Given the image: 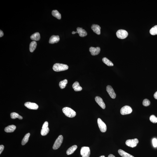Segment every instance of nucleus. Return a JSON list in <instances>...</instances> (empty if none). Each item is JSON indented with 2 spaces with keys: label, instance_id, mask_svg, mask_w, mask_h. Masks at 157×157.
Wrapping results in <instances>:
<instances>
[{
  "label": "nucleus",
  "instance_id": "nucleus-1",
  "mask_svg": "<svg viewBox=\"0 0 157 157\" xmlns=\"http://www.w3.org/2000/svg\"><path fill=\"white\" fill-rule=\"evenodd\" d=\"M63 112L66 116L69 118L74 117L76 116V113L74 110L69 107H65L62 109Z\"/></svg>",
  "mask_w": 157,
  "mask_h": 157
},
{
  "label": "nucleus",
  "instance_id": "nucleus-2",
  "mask_svg": "<svg viewBox=\"0 0 157 157\" xmlns=\"http://www.w3.org/2000/svg\"><path fill=\"white\" fill-rule=\"evenodd\" d=\"M69 69V66L67 65L59 63L54 65L53 69L55 72H60Z\"/></svg>",
  "mask_w": 157,
  "mask_h": 157
},
{
  "label": "nucleus",
  "instance_id": "nucleus-3",
  "mask_svg": "<svg viewBox=\"0 0 157 157\" xmlns=\"http://www.w3.org/2000/svg\"><path fill=\"white\" fill-rule=\"evenodd\" d=\"M117 37L120 39H124L127 37L128 33L126 31L123 29L119 30L116 33Z\"/></svg>",
  "mask_w": 157,
  "mask_h": 157
},
{
  "label": "nucleus",
  "instance_id": "nucleus-4",
  "mask_svg": "<svg viewBox=\"0 0 157 157\" xmlns=\"http://www.w3.org/2000/svg\"><path fill=\"white\" fill-rule=\"evenodd\" d=\"M63 140V136L62 135L59 136L54 143L53 147V149L54 150L58 149L62 145Z\"/></svg>",
  "mask_w": 157,
  "mask_h": 157
},
{
  "label": "nucleus",
  "instance_id": "nucleus-5",
  "mask_svg": "<svg viewBox=\"0 0 157 157\" xmlns=\"http://www.w3.org/2000/svg\"><path fill=\"white\" fill-rule=\"evenodd\" d=\"M80 153L82 157H89L90 155V148L88 147H83L81 148Z\"/></svg>",
  "mask_w": 157,
  "mask_h": 157
},
{
  "label": "nucleus",
  "instance_id": "nucleus-6",
  "mask_svg": "<svg viewBox=\"0 0 157 157\" xmlns=\"http://www.w3.org/2000/svg\"><path fill=\"white\" fill-rule=\"evenodd\" d=\"M139 142L138 140L137 139H129L126 141V144L130 147L134 148L137 146Z\"/></svg>",
  "mask_w": 157,
  "mask_h": 157
},
{
  "label": "nucleus",
  "instance_id": "nucleus-7",
  "mask_svg": "<svg viewBox=\"0 0 157 157\" xmlns=\"http://www.w3.org/2000/svg\"><path fill=\"white\" fill-rule=\"evenodd\" d=\"M97 123L99 129L102 132H105L107 130L106 126L100 118L97 119Z\"/></svg>",
  "mask_w": 157,
  "mask_h": 157
},
{
  "label": "nucleus",
  "instance_id": "nucleus-8",
  "mask_svg": "<svg viewBox=\"0 0 157 157\" xmlns=\"http://www.w3.org/2000/svg\"><path fill=\"white\" fill-rule=\"evenodd\" d=\"M132 111V109L130 106H125L121 108L120 112L122 115H125L130 114Z\"/></svg>",
  "mask_w": 157,
  "mask_h": 157
},
{
  "label": "nucleus",
  "instance_id": "nucleus-9",
  "mask_svg": "<svg viewBox=\"0 0 157 157\" xmlns=\"http://www.w3.org/2000/svg\"><path fill=\"white\" fill-rule=\"evenodd\" d=\"M76 31H73L72 32V34H75L78 33L80 37H84L87 35V33L86 31L82 28L78 27L77 28Z\"/></svg>",
  "mask_w": 157,
  "mask_h": 157
},
{
  "label": "nucleus",
  "instance_id": "nucleus-10",
  "mask_svg": "<svg viewBox=\"0 0 157 157\" xmlns=\"http://www.w3.org/2000/svg\"><path fill=\"white\" fill-rule=\"evenodd\" d=\"M24 105L28 109H30L37 110L38 108V105L34 103L26 102L24 104Z\"/></svg>",
  "mask_w": 157,
  "mask_h": 157
},
{
  "label": "nucleus",
  "instance_id": "nucleus-11",
  "mask_svg": "<svg viewBox=\"0 0 157 157\" xmlns=\"http://www.w3.org/2000/svg\"><path fill=\"white\" fill-rule=\"evenodd\" d=\"M106 91L109 94L110 96L113 99H115L116 97V94L113 90L112 87L110 85H108L106 87Z\"/></svg>",
  "mask_w": 157,
  "mask_h": 157
},
{
  "label": "nucleus",
  "instance_id": "nucleus-12",
  "mask_svg": "<svg viewBox=\"0 0 157 157\" xmlns=\"http://www.w3.org/2000/svg\"><path fill=\"white\" fill-rule=\"evenodd\" d=\"M100 48L99 47L94 48L93 47H90L89 48V51L91 54L92 56L97 55L100 53Z\"/></svg>",
  "mask_w": 157,
  "mask_h": 157
},
{
  "label": "nucleus",
  "instance_id": "nucleus-13",
  "mask_svg": "<svg viewBox=\"0 0 157 157\" xmlns=\"http://www.w3.org/2000/svg\"><path fill=\"white\" fill-rule=\"evenodd\" d=\"M95 99L99 105L103 109H104L106 107L105 104L103 101L102 99L99 96H96L95 98Z\"/></svg>",
  "mask_w": 157,
  "mask_h": 157
},
{
  "label": "nucleus",
  "instance_id": "nucleus-14",
  "mask_svg": "<svg viewBox=\"0 0 157 157\" xmlns=\"http://www.w3.org/2000/svg\"><path fill=\"white\" fill-rule=\"evenodd\" d=\"M91 28L96 34L97 35L100 34L101 27L99 25L97 24H93L91 26Z\"/></svg>",
  "mask_w": 157,
  "mask_h": 157
},
{
  "label": "nucleus",
  "instance_id": "nucleus-15",
  "mask_svg": "<svg viewBox=\"0 0 157 157\" xmlns=\"http://www.w3.org/2000/svg\"><path fill=\"white\" fill-rule=\"evenodd\" d=\"M59 40H60V38L59 36L53 35L50 38L49 41V43L53 44L58 42Z\"/></svg>",
  "mask_w": 157,
  "mask_h": 157
},
{
  "label": "nucleus",
  "instance_id": "nucleus-16",
  "mask_svg": "<svg viewBox=\"0 0 157 157\" xmlns=\"http://www.w3.org/2000/svg\"><path fill=\"white\" fill-rule=\"evenodd\" d=\"M16 129V127L15 125H11L5 127L4 129L5 131L7 133H11L14 132Z\"/></svg>",
  "mask_w": 157,
  "mask_h": 157
},
{
  "label": "nucleus",
  "instance_id": "nucleus-17",
  "mask_svg": "<svg viewBox=\"0 0 157 157\" xmlns=\"http://www.w3.org/2000/svg\"><path fill=\"white\" fill-rule=\"evenodd\" d=\"M73 88L76 91H81L82 89V88L80 86L79 83L78 81L75 82L73 84Z\"/></svg>",
  "mask_w": 157,
  "mask_h": 157
},
{
  "label": "nucleus",
  "instance_id": "nucleus-18",
  "mask_svg": "<svg viewBox=\"0 0 157 157\" xmlns=\"http://www.w3.org/2000/svg\"><path fill=\"white\" fill-rule=\"evenodd\" d=\"M118 152L119 154L122 157H134L121 149L119 150Z\"/></svg>",
  "mask_w": 157,
  "mask_h": 157
},
{
  "label": "nucleus",
  "instance_id": "nucleus-19",
  "mask_svg": "<svg viewBox=\"0 0 157 157\" xmlns=\"http://www.w3.org/2000/svg\"><path fill=\"white\" fill-rule=\"evenodd\" d=\"M77 148L78 146L76 145H74L71 146L67 150L66 152V154L68 155L72 154L76 151Z\"/></svg>",
  "mask_w": 157,
  "mask_h": 157
},
{
  "label": "nucleus",
  "instance_id": "nucleus-20",
  "mask_svg": "<svg viewBox=\"0 0 157 157\" xmlns=\"http://www.w3.org/2000/svg\"><path fill=\"white\" fill-rule=\"evenodd\" d=\"M31 39L35 41H38L40 39V35L38 32H36L31 36Z\"/></svg>",
  "mask_w": 157,
  "mask_h": 157
},
{
  "label": "nucleus",
  "instance_id": "nucleus-21",
  "mask_svg": "<svg viewBox=\"0 0 157 157\" xmlns=\"http://www.w3.org/2000/svg\"><path fill=\"white\" fill-rule=\"evenodd\" d=\"M37 43L36 41H34L31 42L29 46L30 51L31 52H34Z\"/></svg>",
  "mask_w": 157,
  "mask_h": 157
},
{
  "label": "nucleus",
  "instance_id": "nucleus-22",
  "mask_svg": "<svg viewBox=\"0 0 157 157\" xmlns=\"http://www.w3.org/2000/svg\"><path fill=\"white\" fill-rule=\"evenodd\" d=\"M30 136V134L28 133L26 134L23 139H22V145H24L26 143H27L28 141L29 138Z\"/></svg>",
  "mask_w": 157,
  "mask_h": 157
},
{
  "label": "nucleus",
  "instance_id": "nucleus-23",
  "mask_svg": "<svg viewBox=\"0 0 157 157\" xmlns=\"http://www.w3.org/2000/svg\"><path fill=\"white\" fill-rule=\"evenodd\" d=\"M52 14L54 17L58 19L61 18V14L57 10H54L52 11Z\"/></svg>",
  "mask_w": 157,
  "mask_h": 157
},
{
  "label": "nucleus",
  "instance_id": "nucleus-24",
  "mask_svg": "<svg viewBox=\"0 0 157 157\" xmlns=\"http://www.w3.org/2000/svg\"><path fill=\"white\" fill-rule=\"evenodd\" d=\"M10 117L13 119H15L16 118H18L19 119L22 120L23 119L22 117L20 116L18 113L15 112H13L11 113L10 114Z\"/></svg>",
  "mask_w": 157,
  "mask_h": 157
},
{
  "label": "nucleus",
  "instance_id": "nucleus-25",
  "mask_svg": "<svg viewBox=\"0 0 157 157\" xmlns=\"http://www.w3.org/2000/svg\"><path fill=\"white\" fill-rule=\"evenodd\" d=\"M102 61L105 64L108 66H113V64L112 62L106 57H104L103 58Z\"/></svg>",
  "mask_w": 157,
  "mask_h": 157
},
{
  "label": "nucleus",
  "instance_id": "nucleus-26",
  "mask_svg": "<svg viewBox=\"0 0 157 157\" xmlns=\"http://www.w3.org/2000/svg\"><path fill=\"white\" fill-rule=\"evenodd\" d=\"M68 83L67 79H64L63 81H61L59 83V86L61 88L63 89L65 88L66 85Z\"/></svg>",
  "mask_w": 157,
  "mask_h": 157
},
{
  "label": "nucleus",
  "instance_id": "nucleus-27",
  "mask_svg": "<svg viewBox=\"0 0 157 157\" xmlns=\"http://www.w3.org/2000/svg\"><path fill=\"white\" fill-rule=\"evenodd\" d=\"M150 34L153 35H157V25H155L150 29Z\"/></svg>",
  "mask_w": 157,
  "mask_h": 157
},
{
  "label": "nucleus",
  "instance_id": "nucleus-28",
  "mask_svg": "<svg viewBox=\"0 0 157 157\" xmlns=\"http://www.w3.org/2000/svg\"><path fill=\"white\" fill-rule=\"evenodd\" d=\"M49 129L48 127L44 129H42L41 131V134L42 136H46L48 133L49 132Z\"/></svg>",
  "mask_w": 157,
  "mask_h": 157
},
{
  "label": "nucleus",
  "instance_id": "nucleus-29",
  "mask_svg": "<svg viewBox=\"0 0 157 157\" xmlns=\"http://www.w3.org/2000/svg\"><path fill=\"white\" fill-rule=\"evenodd\" d=\"M150 120L152 123H157V118L154 115H152L150 117Z\"/></svg>",
  "mask_w": 157,
  "mask_h": 157
},
{
  "label": "nucleus",
  "instance_id": "nucleus-30",
  "mask_svg": "<svg viewBox=\"0 0 157 157\" xmlns=\"http://www.w3.org/2000/svg\"><path fill=\"white\" fill-rule=\"evenodd\" d=\"M150 100L148 99H145L143 101V104L144 106H147L150 105Z\"/></svg>",
  "mask_w": 157,
  "mask_h": 157
},
{
  "label": "nucleus",
  "instance_id": "nucleus-31",
  "mask_svg": "<svg viewBox=\"0 0 157 157\" xmlns=\"http://www.w3.org/2000/svg\"><path fill=\"white\" fill-rule=\"evenodd\" d=\"M153 146L154 147H157V140L155 138L153 139Z\"/></svg>",
  "mask_w": 157,
  "mask_h": 157
},
{
  "label": "nucleus",
  "instance_id": "nucleus-32",
  "mask_svg": "<svg viewBox=\"0 0 157 157\" xmlns=\"http://www.w3.org/2000/svg\"><path fill=\"white\" fill-rule=\"evenodd\" d=\"M48 123L47 121H45L43 125L42 129H44L48 127Z\"/></svg>",
  "mask_w": 157,
  "mask_h": 157
},
{
  "label": "nucleus",
  "instance_id": "nucleus-33",
  "mask_svg": "<svg viewBox=\"0 0 157 157\" xmlns=\"http://www.w3.org/2000/svg\"><path fill=\"white\" fill-rule=\"evenodd\" d=\"M4 148V146L3 145H1L0 146V154H1V153H2Z\"/></svg>",
  "mask_w": 157,
  "mask_h": 157
},
{
  "label": "nucleus",
  "instance_id": "nucleus-34",
  "mask_svg": "<svg viewBox=\"0 0 157 157\" xmlns=\"http://www.w3.org/2000/svg\"><path fill=\"white\" fill-rule=\"evenodd\" d=\"M3 35V31L0 30V37H1Z\"/></svg>",
  "mask_w": 157,
  "mask_h": 157
},
{
  "label": "nucleus",
  "instance_id": "nucleus-35",
  "mask_svg": "<svg viewBox=\"0 0 157 157\" xmlns=\"http://www.w3.org/2000/svg\"><path fill=\"white\" fill-rule=\"evenodd\" d=\"M154 96L155 99H157V91L155 92L154 95Z\"/></svg>",
  "mask_w": 157,
  "mask_h": 157
},
{
  "label": "nucleus",
  "instance_id": "nucleus-36",
  "mask_svg": "<svg viewBox=\"0 0 157 157\" xmlns=\"http://www.w3.org/2000/svg\"><path fill=\"white\" fill-rule=\"evenodd\" d=\"M108 157H116L112 154H110Z\"/></svg>",
  "mask_w": 157,
  "mask_h": 157
},
{
  "label": "nucleus",
  "instance_id": "nucleus-37",
  "mask_svg": "<svg viewBox=\"0 0 157 157\" xmlns=\"http://www.w3.org/2000/svg\"><path fill=\"white\" fill-rule=\"evenodd\" d=\"M99 157H105L104 156V155H102V156H101Z\"/></svg>",
  "mask_w": 157,
  "mask_h": 157
}]
</instances>
